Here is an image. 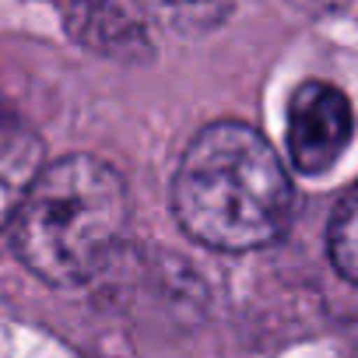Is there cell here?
<instances>
[{
    "label": "cell",
    "mask_w": 358,
    "mask_h": 358,
    "mask_svg": "<svg viewBox=\"0 0 358 358\" xmlns=\"http://www.w3.org/2000/svg\"><path fill=\"white\" fill-rule=\"evenodd\" d=\"M172 211L197 243L246 253L285 232L292 215V179L260 130L218 120L204 127L179 158L172 176Z\"/></svg>",
    "instance_id": "6da1fadb"
},
{
    "label": "cell",
    "mask_w": 358,
    "mask_h": 358,
    "mask_svg": "<svg viewBox=\"0 0 358 358\" xmlns=\"http://www.w3.org/2000/svg\"><path fill=\"white\" fill-rule=\"evenodd\" d=\"M130 197L120 172L95 155H67L39 172L15 215L18 260L50 285L88 281L127 232Z\"/></svg>",
    "instance_id": "7a4b0ae2"
},
{
    "label": "cell",
    "mask_w": 358,
    "mask_h": 358,
    "mask_svg": "<svg viewBox=\"0 0 358 358\" xmlns=\"http://www.w3.org/2000/svg\"><path fill=\"white\" fill-rule=\"evenodd\" d=\"M355 113L341 88L327 81H306L288 102V155L292 165L306 176L327 172L351 144Z\"/></svg>",
    "instance_id": "3957f363"
},
{
    "label": "cell",
    "mask_w": 358,
    "mask_h": 358,
    "mask_svg": "<svg viewBox=\"0 0 358 358\" xmlns=\"http://www.w3.org/2000/svg\"><path fill=\"white\" fill-rule=\"evenodd\" d=\"M64 18H67V32L88 50H99L106 57H130V60H144L151 53L148 29L134 8L81 4V8H64Z\"/></svg>",
    "instance_id": "277c9868"
},
{
    "label": "cell",
    "mask_w": 358,
    "mask_h": 358,
    "mask_svg": "<svg viewBox=\"0 0 358 358\" xmlns=\"http://www.w3.org/2000/svg\"><path fill=\"white\" fill-rule=\"evenodd\" d=\"M43 172V141L15 116H0V229L15 222Z\"/></svg>",
    "instance_id": "5b68a950"
},
{
    "label": "cell",
    "mask_w": 358,
    "mask_h": 358,
    "mask_svg": "<svg viewBox=\"0 0 358 358\" xmlns=\"http://www.w3.org/2000/svg\"><path fill=\"white\" fill-rule=\"evenodd\" d=\"M327 246H330V260L334 267L358 285V183L348 190V197L337 204L334 218H330V236H327Z\"/></svg>",
    "instance_id": "8992f818"
}]
</instances>
